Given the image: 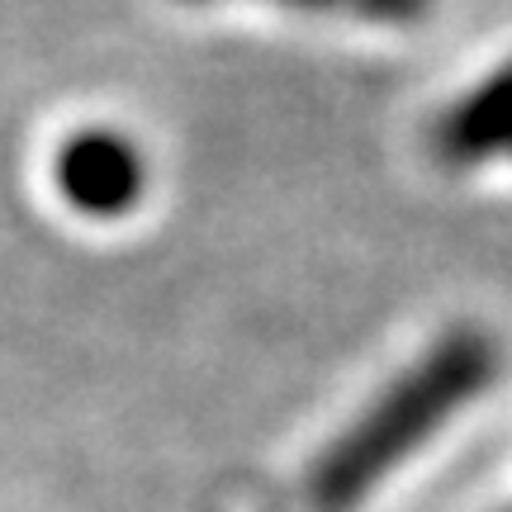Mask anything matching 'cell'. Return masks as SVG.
I'll return each mask as SVG.
<instances>
[{
    "label": "cell",
    "mask_w": 512,
    "mask_h": 512,
    "mask_svg": "<svg viewBox=\"0 0 512 512\" xmlns=\"http://www.w3.org/2000/svg\"><path fill=\"white\" fill-rule=\"evenodd\" d=\"M494 370V347L479 332L446 337L413 375H403L347 437L318 460L309 498L318 512H347L361 494H370L384 470L403 460L437 422H446L475 394Z\"/></svg>",
    "instance_id": "cell-1"
},
{
    "label": "cell",
    "mask_w": 512,
    "mask_h": 512,
    "mask_svg": "<svg viewBox=\"0 0 512 512\" xmlns=\"http://www.w3.org/2000/svg\"><path fill=\"white\" fill-rule=\"evenodd\" d=\"M57 190L76 214L119 219L143 195V152L114 128H86L57 152Z\"/></svg>",
    "instance_id": "cell-2"
},
{
    "label": "cell",
    "mask_w": 512,
    "mask_h": 512,
    "mask_svg": "<svg viewBox=\"0 0 512 512\" xmlns=\"http://www.w3.org/2000/svg\"><path fill=\"white\" fill-rule=\"evenodd\" d=\"M437 147L446 162H479L494 152H512V67L441 119Z\"/></svg>",
    "instance_id": "cell-3"
},
{
    "label": "cell",
    "mask_w": 512,
    "mask_h": 512,
    "mask_svg": "<svg viewBox=\"0 0 512 512\" xmlns=\"http://www.w3.org/2000/svg\"><path fill=\"white\" fill-rule=\"evenodd\" d=\"M275 5H294V10H332V15H356L375 19V24H408L427 10V0H275Z\"/></svg>",
    "instance_id": "cell-4"
}]
</instances>
